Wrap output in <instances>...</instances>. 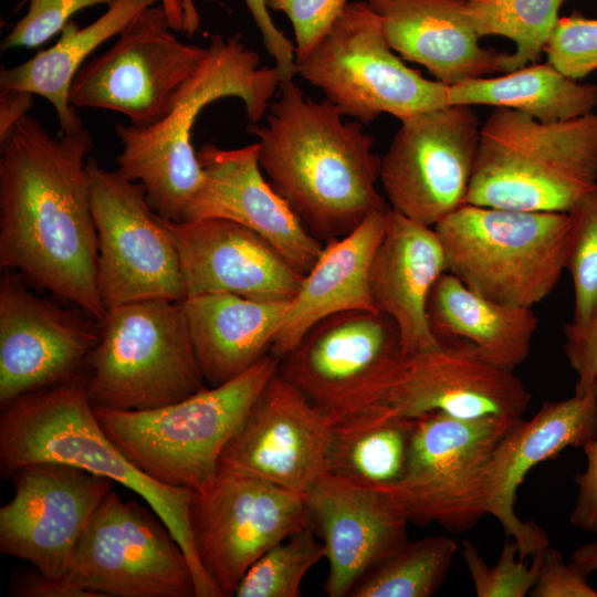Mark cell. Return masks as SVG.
<instances>
[{"label": "cell", "mask_w": 597, "mask_h": 597, "mask_svg": "<svg viewBox=\"0 0 597 597\" xmlns=\"http://www.w3.org/2000/svg\"><path fill=\"white\" fill-rule=\"evenodd\" d=\"M83 127L52 137L31 114L0 142V265L103 321Z\"/></svg>", "instance_id": "1"}, {"label": "cell", "mask_w": 597, "mask_h": 597, "mask_svg": "<svg viewBox=\"0 0 597 597\" xmlns=\"http://www.w3.org/2000/svg\"><path fill=\"white\" fill-rule=\"evenodd\" d=\"M265 125H250L268 181L304 227L326 243L389 208L378 192L381 158L359 122L328 101H313L293 81L280 86Z\"/></svg>", "instance_id": "2"}, {"label": "cell", "mask_w": 597, "mask_h": 597, "mask_svg": "<svg viewBox=\"0 0 597 597\" xmlns=\"http://www.w3.org/2000/svg\"><path fill=\"white\" fill-rule=\"evenodd\" d=\"M280 86L277 69L262 66L259 53L248 48L239 34H213L205 59L159 122L144 128L116 124L115 133L122 144L117 171L143 185L156 214L184 221L202 182L191 143L197 117L220 98L238 97L250 123L259 124Z\"/></svg>", "instance_id": "3"}, {"label": "cell", "mask_w": 597, "mask_h": 597, "mask_svg": "<svg viewBox=\"0 0 597 597\" xmlns=\"http://www.w3.org/2000/svg\"><path fill=\"white\" fill-rule=\"evenodd\" d=\"M35 462L73 465L137 493L166 523L186 553L197 597H221L195 551L189 525L195 492L160 484L128 461L94 413L86 371L23 395L1 408V472L10 475L18 468Z\"/></svg>", "instance_id": "4"}, {"label": "cell", "mask_w": 597, "mask_h": 597, "mask_svg": "<svg viewBox=\"0 0 597 597\" xmlns=\"http://www.w3.org/2000/svg\"><path fill=\"white\" fill-rule=\"evenodd\" d=\"M597 189V114L543 123L496 107L481 126L465 205L570 212Z\"/></svg>", "instance_id": "5"}, {"label": "cell", "mask_w": 597, "mask_h": 597, "mask_svg": "<svg viewBox=\"0 0 597 597\" xmlns=\"http://www.w3.org/2000/svg\"><path fill=\"white\" fill-rule=\"evenodd\" d=\"M279 363L269 354L232 380L164 407L93 406V410L106 436L143 473L166 486L202 492L217 476L223 448Z\"/></svg>", "instance_id": "6"}, {"label": "cell", "mask_w": 597, "mask_h": 597, "mask_svg": "<svg viewBox=\"0 0 597 597\" xmlns=\"http://www.w3.org/2000/svg\"><path fill=\"white\" fill-rule=\"evenodd\" d=\"M447 272L495 302L532 307L566 268L569 212H528L463 205L434 227Z\"/></svg>", "instance_id": "7"}, {"label": "cell", "mask_w": 597, "mask_h": 597, "mask_svg": "<svg viewBox=\"0 0 597 597\" xmlns=\"http://www.w3.org/2000/svg\"><path fill=\"white\" fill-rule=\"evenodd\" d=\"M93 406L147 410L206 387L181 302L145 300L107 311L86 363Z\"/></svg>", "instance_id": "8"}, {"label": "cell", "mask_w": 597, "mask_h": 597, "mask_svg": "<svg viewBox=\"0 0 597 597\" xmlns=\"http://www.w3.org/2000/svg\"><path fill=\"white\" fill-rule=\"evenodd\" d=\"M295 72L362 124L381 114L401 122L449 105L448 86L423 77L395 54L366 1L349 2L322 39L295 57Z\"/></svg>", "instance_id": "9"}, {"label": "cell", "mask_w": 597, "mask_h": 597, "mask_svg": "<svg viewBox=\"0 0 597 597\" xmlns=\"http://www.w3.org/2000/svg\"><path fill=\"white\" fill-rule=\"evenodd\" d=\"M413 418L404 475L377 489L408 522L468 532L488 515L486 474L493 450L522 417L461 419L430 412Z\"/></svg>", "instance_id": "10"}, {"label": "cell", "mask_w": 597, "mask_h": 597, "mask_svg": "<svg viewBox=\"0 0 597 597\" xmlns=\"http://www.w3.org/2000/svg\"><path fill=\"white\" fill-rule=\"evenodd\" d=\"M404 355L388 316L347 311L313 325L280 358L277 373L335 422L384 404Z\"/></svg>", "instance_id": "11"}, {"label": "cell", "mask_w": 597, "mask_h": 597, "mask_svg": "<svg viewBox=\"0 0 597 597\" xmlns=\"http://www.w3.org/2000/svg\"><path fill=\"white\" fill-rule=\"evenodd\" d=\"M86 169L97 233V289L106 312L145 300L182 302L178 251L143 185L103 168L93 157Z\"/></svg>", "instance_id": "12"}, {"label": "cell", "mask_w": 597, "mask_h": 597, "mask_svg": "<svg viewBox=\"0 0 597 597\" xmlns=\"http://www.w3.org/2000/svg\"><path fill=\"white\" fill-rule=\"evenodd\" d=\"M69 578L97 597H197L188 557L166 523L113 490L78 540Z\"/></svg>", "instance_id": "13"}, {"label": "cell", "mask_w": 597, "mask_h": 597, "mask_svg": "<svg viewBox=\"0 0 597 597\" xmlns=\"http://www.w3.org/2000/svg\"><path fill=\"white\" fill-rule=\"evenodd\" d=\"M175 32L160 3L142 10L109 50L77 72L71 105L121 113L137 128L159 122L207 53Z\"/></svg>", "instance_id": "14"}, {"label": "cell", "mask_w": 597, "mask_h": 597, "mask_svg": "<svg viewBox=\"0 0 597 597\" xmlns=\"http://www.w3.org/2000/svg\"><path fill=\"white\" fill-rule=\"evenodd\" d=\"M195 551L222 597L270 547L310 526L304 494L253 476L219 471L189 506Z\"/></svg>", "instance_id": "15"}, {"label": "cell", "mask_w": 597, "mask_h": 597, "mask_svg": "<svg viewBox=\"0 0 597 597\" xmlns=\"http://www.w3.org/2000/svg\"><path fill=\"white\" fill-rule=\"evenodd\" d=\"M480 132L469 105H446L401 121L380 160L389 208L434 227L465 205Z\"/></svg>", "instance_id": "16"}, {"label": "cell", "mask_w": 597, "mask_h": 597, "mask_svg": "<svg viewBox=\"0 0 597 597\" xmlns=\"http://www.w3.org/2000/svg\"><path fill=\"white\" fill-rule=\"evenodd\" d=\"M0 509V551L51 577H69L78 540L114 481L57 463L22 465Z\"/></svg>", "instance_id": "17"}, {"label": "cell", "mask_w": 597, "mask_h": 597, "mask_svg": "<svg viewBox=\"0 0 597 597\" xmlns=\"http://www.w3.org/2000/svg\"><path fill=\"white\" fill-rule=\"evenodd\" d=\"M333 423L276 371L223 448L219 471L305 495L328 473Z\"/></svg>", "instance_id": "18"}, {"label": "cell", "mask_w": 597, "mask_h": 597, "mask_svg": "<svg viewBox=\"0 0 597 597\" xmlns=\"http://www.w3.org/2000/svg\"><path fill=\"white\" fill-rule=\"evenodd\" d=\"M101 321L28 290L15 275L0 282V406L86 371Z\"/></svg>", "instance_id": "19"}, {"label": "cell", "mask_w": 597, "mask_h": 597, "mask_svg": "<svg viewBox=\"0 0 597 597\" xmlns=\"http://www.w3.org/2000/svg\"><path fill=\"white\" fill-rule=\"evenodd\" d=\"M440 341L432 349L404 355L384 404L406 417L523 416L532 396L514 370L491 363L465 341Z\"/></svg>", "instance_id": "20"}, {"label": "cell", "mask_w": 597, "mask_h": 597, "mask_svg": "<svg viewBox=\"0 0 597 597\" xmlns=\"http://www.w3.org/2000/svg\"><path fill=\"white\" fill-rule=\"evenodd\" d=\"M197 158L202 182L184 221L221 218L237 222L268 241L305 275L325 243L304 227L263 177L258 143L233 149L206 144Z\"/></svg>", "instance_id": "21"}, {"label": "cell", "mask_w": 597, "mask_h": 597, "mask_svg": "<svg viewBox=\"0 0 597 597\" xmlns=\"http://www.w3.org/2000/svg\"><path fill=\"white\" fill-rule=\"evenodd\" d=\"M597 433V383L584 395L545 401L530 419L521 418L502 437L486 474V509L506 538L519 546L520 557H533L549 545L547 533L515 512L517 489L537 464L556 458L567 447H584Z\"/></svg>", "instance_id": "22"}, {"label": "cell", "mask_w": 597, "mask_h": 597, "mask_svg": "<svg viewBox=\"0 0 597 597\" xmlns=\"http://www.w3.org/2000/svg\"><path fill=\"white\" fill-rule=\"evenodd\" d=\"M178 251L186 297L227 293L253 300H292L303 276L268 241L221 218H161Z\"/></svg>", "instance_id": "23"}, {"label": "cell", "mask_w": 597, "mask_h": 597, "mask_svg": "<svg viewBox=\"0 0 597 597\" xmlns=\"http://www.w3.org/2000/svg\"><path fill=\"white\" fill-rule=\"evenodd\" d=\"M305 499L310 527L328 562L329 597L348 596L365 573L408 541L409 522L380 489L326 473Z\"/></svg>", "instance_id": "24"}, {"label": "cell", "mask_w": 597, "mask_h": 597, "mask_svg": "<svg viewBox=\"0 0 597 597\" xmlns=\"http://www.w3.org/2000/svg\"><path fill=\"white\" fill-rule=\"evenodd\" d=\"M389 46L450 87L503 73L501 53L480 44L464 0H365Z\"/></svg>", "instance_id": "25"}, {"label": "cell", "mask_w": 597, "mask_h": 597, "mask_svg": "<svg viewBox=\"0 0 597 597\" xmlns=\"http://www.w3.org/2000/svg\"><path fill=\"white\" fill-rule=\"evenodd\" d=\"M444 272L446 252L434 228L389 208L371 264L370 292L377 312L395 323L404 354L432 349L441 343L430 325L428 301Z\"/></svg>", "instance_id": "26"}, {"label": "cell", "mask_w": 597, "mask_h": 597, "mask_svg": "<svg viewBox=\"0 0 597 597\" xmlns=\"http://www.w3.org/2000/svg\"><path fill=\"white\" fill-rule=\"evenodd\" d=\"M389 208L370 213L350 233L324 244L290 301L271 354L281 358L323 318L347 311H376L370 270L383 239Z\"/></svg>", "instance_id": "27"}, {"label": "cell", "mask_w": 597, "mask_h": 597, "mask_svg": "<svg viewBox=\"0 0 597 597\" xmlns=\"http://www.w3.org/2000/svg\"><path fill=\"white\" fill-rule=\"evenodd\" d=\"M290 301L216 293L188 296L181 302L208 386L232 380L271 354Z\"/></svg>", "instance_id": "28"}, {"label": "cell", "mask_w": 597, "mask_h": 597, "mask_svg": "<svg viewBox=\"0 0 597 597\" xmlns=\"http://www.w3.org/2000/svg\"><path fill=\"white\" fill-rule=\"evenodd\" d=\"M428 316L439 339L465 341L488 360L510 370L527 359L538 326L532 307L486 298L449 272L431 290Z\"/></svg>", "instance_id": "29"}, {"label": "cell", "mask_w": 597, "mask_h": 597, "mask_svg": "<svg viewBox=\"0 0 597 597\" xmlns=\"http://www.w3.org/2000/svg\"><path fill=\"white\" fill-rule=\"evenodd\" d=\"M160 0H117L98 19L80 28L69 21L59 40L29 60L0 72V90L40 95L55 109L61 135H71L84 126L70 103L72 82L84 61L113 36H117L145 8Z\"/></svg>", "instance_id": "30"}, {"label": "cell", "mask_w": 597, "mask_h": 597, "mask_svg": "<svg viewBox=\"0 0 597 597\" xmlns=\"http://www.w3.org/2000/svg\"><path fill=\"white\" fill-rule=\"evenodd\" d=\"M449 105L514 109L543 123L569 121L597 107V85L579 83L549 62L448 87Z\"/></svg>", "instance_id": "31"}, {"label": "cell", "mask_w": 597, "mask_h": 597, "mask_svg": "<svg viewBox=\"0 0 597 597\" xmlns=\"http://www.w3.org/2000/svg\"><path fill=\"white\" fill-rule=\"evenodd\" d=\"M413 417L386 404L373 405L333 423L328 473L374 488L396 483L405 473Z\"/></svg>", "instance_id": "32"}, {"label": "cell", "mask_w": 597, "mask_h": 597, "mask_svg": "<svg viewBox=\"0 0 597 597\" xmlns=\"http://www.w3.org/2000/svg\"><path fill=\"white\" fill-rule=\"evenodd\" d=\"M457 552V543L443 535L408 540L365 573L348 596L430 597L441 587Z\"/></svg>", "instance_id": "33"}, {"label": "cell", "mask_w": 597, "mask_h": 597, "mask_svg": "<svg viewBox=\"0 0 597 597\" xmlns=\"http://www.w3.org/2000/svg\"><path fill=\"white\" fill-rule=\"evenodd\" d=\"M569 0H464L479 36L500 35L515 43L503 73L536 63L553 34L561 8Z\"/></svg>", "instance_id": "34"}, {"label": "cell", "mask_w": 597, "mask_h": 597, "mask_svg": "<svg viewBox=\"0 0 597 597\" xmlns=\"http://www.w3.org/2000/svg\"><path fill=\"white\" fill-rule=\"evenodd\" d=\"M325 557L322 541L305 527L270 547L239 582L237 597H298L306 573Z\"/></svg>", "instance_id": "35"}, {"label": "cell", "mask_w": 597, "mask_h": 597, "mask_svg": "<svg viewBox=\"0 0 597 597\" xmlns=\"http://www.w3.org/2000/svg\"><path fill=\"white\" fill-rule=\"evenodd\" d=\"M573 219L566 268L574 290L573 323H583L597 302V189L569 212Z\"/></svg>", "instance_id": "36"}, {"label": "cell", "mask_w": 597, "mask_h": 597, "mask_svg": "<svg viewBox=\"0 0 597 597\" xmlns=\"http://www.w3.org/2000/svg\"><path fill=\"white\" fill-rule=\"evenodd\" d=\"M542 553V552H541ZM541 553L531 564L520 557L515 541L506 538L498 562L489 565L470 541H463L461 555L478 597H525L534 587L541 565Z\"/></svg>", "instance_id": "37"}, {"label": "cell", "mask_w": 597, "mask_h": 597, "mask_svg": "<svg viewBox=\"0 0 597 597\" xmlns=\"http://www.w3.org/2000/svg\"><path fill=\"white\" fill-rule=\"evenodd\" d=\"M545 54L547 62L577 81L597 71V19L577 11L559 18Z\"/></svg>", "instance_id": "38"}, {"label": "cell", "mask_w": 597, "mask_h": 597, "mask_svg": "<svg viewBox=\"0 0 597 597\" xmlns=\"http://www.w3.org/2000/svg\"><path fill=\"white\" fill-rule=\"evenodd\" d=\"M117 0H21L19 8L28 4L27 13L14 24L3 38V51L25 48L34 49L56 33L71 21L78 11L98 6H111Z\"/></svg>", "instance_id": "39"}, {"label": "cell", "mask_w": 597, "mask_h": 597, "mask_svg": "<svg viewBox=\"0 0 597 597\" xmlns=\"http://www.w3.org/2000/svg\"><path fill=\"white\" fill-rule=\"evenodd\" d=\"M268 8L290 20L295 57L308 52L342 14L348 0H265Z\"/></svg>", "instance_id": "40"}, {"label": "cell", "mask_w": 597, "mask_h": 597, "mask_svg": "<svg viewBox=\"0 0 597 597\" xmlns=\"http://www.w3.org/2000/svg\"><path fill=\"white\" fill-rule=\"evenodd\" d=\"M531 597H597L587 576L559 551L548 546L541 553L540 572Z\"/></svg>", "instance_id": "41"}, {"label": "cell", "mask_w": 597, "mask_h": 597, "mask_svg": "<svg viewBox=\"0 0 597 597\" xmlns=\"http://www.w3.org/2000/svg\"><path fill=\"white\" fill-rule=\"evenodd\" d=\"M564 350L577 375L575 395H584L597 383V302L583 323H568Z\"/></svg>", "instance_id": "42"}, {"label": "cell", "mask_w": 597, "mask_h": 597, "mask_svg": "<svg viewBox=\"0 0 597 597\" xmlns=\"http://www.w3.org/2000/svg\"><path fill=\"white\" fill-rule=\"evenodd\" d=\"M281 76V84L293 81L295 44L274 24L265 0H243Z\"/></svg>", "instance_id": "43"}, {"label": "cell", "mask_w": 597, "mask_h": 597, "mask_svg": "<svg viewBox=\"0 0 597 597\" xmlns=\"http://www.w3.org/2000/svg\"><path fill=\"white\" fill-rule=\"evenodd\" d=\"M586 468L576 473L574 481L578 486L569 524L587 533L597 534V433L584 447Z\"/></svg>", "instance_id": "44"}, {"label": "cell", "mask_w": 597, "mask_h": 597, "mask_svg": "<svg viewBox=\"0 0 597 597\" xmlns=\"http://www.w3.org/2000/svg\"><path fill=\"white\" fill-rule=\"evenodd\" d=\"M10 594L20 597H97L69 577H51L38 569L14 575L10 584Z\"/></svg>", "instance_id": "45"}, {"label": "cell", "mask_w": 597, "mask_h": 597, "mask_svg": "<svg viewBox=\"0 0 597 597\" xmlns=\"http://www.w3.org/2000/svg\"><path fill=\"white\" fill-rule=\"evenodd\" d=\"M33 96L23 91L0 90V142L6 138L15 123L28 114L33 105Z\"/></svg>", "instance_id": "46"}, {"label": "cell", "mask_w": 597, "mask_h": 597, "mask_svg": "<svg viewBox=\"0 0 597 597\" xmlns=\"http://www.w3.org/2000/svg\"><path fill=\"white\" fill-rule=\"evenodd\" d=\"M570 562L587 577L597 570V541L576 547L570 554Z\"/></svg>", "instance_id": "47"}, {"label": "cell", "mask_w": 597, "mask_h": 597, "mask_svg": "<svg viewBox=\"0 0 597 597\" xmlns=\"http://www.w3.org/2000/svg\"><path fill=\"white\" fill-rule=\"evenodd\" d=\"M160 4L164 7L170 25L176 32H182L184 28V0H160Z\"/></svg>", "instance_id": "48"}, {"label": "cell", "mask_w": 597, "mask_h": 597, "mask_svg": "<svg viewBox=\"0 0 597 597\" xmlns=\"http://www.w3.org/2000/svg\"><path fill=\"white\" fill-rule=\"evenodd\" d=\"M184 28L182 33L187 36H193L200 27V17L193 0H184Z\"/></svg>", "instance_id": "49"}]
</instances>
